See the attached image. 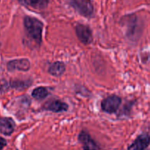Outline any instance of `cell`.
<instances>
[{"mask_svg": "<svg viewBox=\"0 0 150 150\" xmlns=\"http://www.w3.org/2000/svg\"><path fill=\"white\" fill-rule=\"evenodd\" d=\"M23 26L27 39L33 43L35 46L38 47L40 45L43 29L42 22L35 18L26 16L23 20Z\"/></svg>", "mask_w": 150, "mask_h": 150, "instance_id": "1", "label": "cell"}, {"mask_svg": "<svg viewBox=\"0 0 150 150\" xmlns=\"http://www.w3.org/2000/svg\"><path fill=\"white\" fill-rule=\"evenodd\" d=\"M70 3L81 16L89 18L93 15L94 7L90 0H70Z\"/></svg>", "mask_w": 150, "mask_h": 150, "instance_id": "2", "label": "cell"}, {"mask_svg": "<svg viewBox=\"0 0 150 150\" xmlns=\"http://www.w3.org/2000/svg\"><path fill=\"white\" fill-rule=\"evenodd\" d=\"M121 102L122 100L120 97L117 96V95H111L102 101L101 108L105 112L112 114L118 110Z\"/></svg>", "mask_w": 150, "mask_h": 150, "instance_id": "3", "label": "cell"}, {"mask_svg": "<svg viewBox=\"0 0 150 150\" xmlns=\"http://www.w3.org/2000/svg\"><path fill=\"white\" fill-rule=\"evenodd\" d=\"M76 33L78 38L82 43L85 45L90 44L92 42V33L90 28L83 24H78L76 26Z\"/></svg>", "mask_w": 150, "mask_h": 150, "instance_id": "4", "label": "cell"}, {"mask_svg": "<svg viewBox=\"0 0 150 150\" xmlns=\"http://www.w3.org/2000/svg\"><path fill=\"white\" fill-rule=\"evenodd\" d=\"M7 67L9 71H28L30 68V62L27 59H14L9 62Z\"/></svg>", "mask_w": 150, "mask_h": 150, "instance_id": "5", "label": "cell"}, {"mask_svg": "<svg viewBox=\"0 0 150 150\" xmlns=\"http://www.w3.org/2000/svg\"><path fill=\"white\" fill-rule=\"evenodd\" d=\"M79 140L82 144L83 150H98L99 146L92 139L90 135L85 131L81 132L79 136Z\"/></svg>", "mask_w": 150, "mask_h": 150, "instance_id": "6", "label": "cell"}, {"mask_svg": "<svg viewBox=\"0 0 150 150\" xmlns=\"http://www.w3.org/2000/svg\"><path fill=\"white\" fill-rule=\"evenodd\" d=\"M150 144L149 135L144 133L136 138L127 150H145Z\"/></svg>", "mask_w": 150, "mask_h": 150, "instance_id": "7", "label": "cell"}, {"mask_svg": "<svg viewBox=\"0 0 150 150\" xmlns=\"http://www.w3.org/2000/svg\"><path fill=\"white\" fill-rule=\"evenodd\" d=\"M43 108L46 111L59 113L67 111L68 109V105L67 103L59 100H51L44 104Z\"/></svg>", "mask_w": 150, "mask_h": 150, "instance_id": "8", "label": "cell"}, {"mask_svg": "<svg viewBox=\"0 0 150 150\" xmlns=\"http://www.w3.org/2000/svg\"><path fill=\"white\" fill-rule=\"evenodd\" d=\"M16 127L15 122L9 117L0 118V133L5 136H10L13 133Z\"/></svg>", "mask_w": 150, "mask_h": 150, "instance_id": "9", "label": "cell"}, {"mask_svg": "<svg viewBox=\"0 0 150 150\" xmlns=\"http://www.w3.org/2000/svg\"><path fill=\"white\" fill-rule=\"evenodd\" d=\"M65 71V65L62 62H56L51 64L48 68V73L54 76H60Z\"/></svg>", "mask_w": 150, "mask_h": 150, "instance_id": "10", "label": "cell"}, {"mask_svg": "<svg viewBox=\"0 0 150 150\" xmlns=\"http://www.w3.org/2000/svg\"><path fill=\"white\" fill-rule=\"evenodd\" d=\"M23 4L35 9H43L48 5V0H19Z\"/></svg>", "mask_w": 150, "mask_h": 150, "instance_id": "11", "label": "cell"}, {"mask_svg": "<svg viewBox=\"0 0 150 150\" xmlns=\"http://www.w3.org/2000/svg\"><path fill=\"white\" fill-rule=\"evenodd\" d=\"M49 95L48 89L44 86H40L37 87L32 91V95L34 98L37 100H42L46 98Z\"/></svg>", "mask_w": 150, "mask_h": 150, "instance_id": "12", "label": "cell"}, {"mask_svg": "<svg viewBox=\"0 0 150 150\" xmlns=\"http://www.w3.org/2000/svg\"><path fill=\"white\" fill-rule=\"evenodd\" d=\"M30 85L28 81H16L13 83V87L18 89H23Z\"/></svg>", "mask_w": 150, "mask_h": 150, "instance_id": "13", "label": "cell"}, {"mask_svg": "<svg viewBox=\"0 0 150 150\" xmlns=\"http://www.w3.org/2000/svg\"><path fill=\"white\" fill-rule=\"evenodd\" d=\"M6 144H7V142H6L5 139L0 137V150H2L3 148L6 146Z\"/></svg>", "mask_w": 150, "mask_h": 150, "instance_id": "14", "label": "cell"}]
</instances>
